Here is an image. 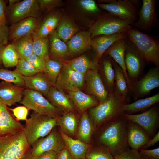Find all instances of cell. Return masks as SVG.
Instances as JSON below:
<instances>
[{
  "label": "cell",
  "mask_w": 159,
  "mask_h": 159,
  "mask_svg": "<svg viewBox=\"0 0 159 159\" xmlns=\"http://www.w3.org/2000/svg\"><path fill=\"white\" fill-rule=\"evenodd\" d=\"M128 120L123 115L106 123L99 133L97 141L115 157L129 148L127 140Z\"/></svg>",
  "instance_id": "obj_1"
},
{
  "label": "cell",
  "mask_w": 159,
  "mask_h": 159,
  "mask_svg": "<svg viewBox=\"0 0 159 159\" xmlns=\"http://www.w3.org/2000/svg\"><path fill=\"white\" fill-rule=\"evenodd\" d=\"M126 104L115 92L109 94L107 99L97 106L89 109L90 117L94 126L98 128L122 115Z\"/></svg>",
  "instance_id": "obj_2"
},
{
  "label": "cell",
  "mask_w": 159,
  "mask_h": 159,
  "mask_svg": "<svg viewBox=\"0 0 159 159\" xmlns=\"http://www.w3.org/2000/svg\"><path fill=\"white\" fill-rule=\"evenodd\" d=\"M127 38L135 44L147 63L159 66V41L157 38L132 27L127 32Z\"/></svg>",
  "instance_id": "obj_3"
},
{
  "label": "cell",
  "mask_w": 159,
  "mask_h": 159,
  "mask_svg": "<svg viewBox=\"0 0 159 159\" xmlns=\"http://www.w3.org/2000/svg\"><path fill=\"white\" fill-rule=\"evenodd\" d=\"M39 115L33 112L26 121L23 132L29 144L47 135L57 125V118Z\"/></svg>",
  "instance_id": "obj_4"
},
{
  "label": "cell",
  "mask_w": 159,
  "mask_h": 159,
  "mask_svg": "<svg viewBox=\"0 0 159 159\" xmlns=\"http://www.w3.org/2000/svg\"><path fill=\"white\" fill-rule=\"evenodd\" d=\"M23 131L0 136V159H23L31 151Z\"/></svg>",
  "instance_id": "obj_5"
},
{
  "label": "cell",
  "mask_w": 159,
  "mask_h": 159,
  "mask_svg": "<svg viewBox=\"0 0 159 159\" xmlns=\"http://www.w3.org/2000/svg\"><path fill=\"white\" fill-rule=\"evenodd\" d=\"M131 27L126 21L107 12L98 17L91 26L89 32L92 38L101 35L127 32Z\"/></svg>",
  "instance_id": "obj_6"
},
{
  "label": "cell",
  "mask_w": 159,
  "mask_h": 159,
  "mask_svg": "<svg viewBox=\"0 0 159 159\" xmlns=\"http://www.w3.org/2000/svg\"><path fill=\"white\" fill-rule=\"evenodd\" d=\"M141 4L139 0H112L109 4H97L100 8L126 21L130 25L138 20Z\"/></svg>",
  "instance_id": "obj_7"
},
{
  "label": "cell",
  "mask_w": 159,
  "mask_h": 159,
  "mask_svg": "<svg viewBox=\"0 0 159 159\" xmlns=\"http://www.w3.org/2000/svg\"><path fill=\"white\" fill-rule=\"evenodd\" d=\"M21 103L35 113L54 118L59 116L60 111L53 106L40 92L28 88L24 89Z\"/></svg>",
  "instance_id": "obj_8"
},
{
  "label": "cell",
  "mask_w": 159,
  "mask_h": 159,
  "mask_svg": "<svg viewBox=\"0 0 159 159\" xmlns=\"http://www.w3.org/2000/svg\"><path fill=\"white\" fill-rule=\"evenodd\" d=\"M124 55L127 74L131 85L140 78L147 63L135 44L127 38Z\"/></svg>",
  "instance_id": "obj_9"
},
{
  "label": "cell",
  "mask_w": 159,
  "mask_h": 159,
  "mask_svg": "<svg viewBox=\"0 0 159 159\" xmlns=\"http://www.w3.org/2000/svg\"><path fill=\"white\" fill-rule=\"evenodd\" d=\"M40 10L38 0H24L7 6L5 15L12 24L29 17L39 18Z\"/></svg>",
  "instance_id": "obj_10"
},
{
  "label": "cell",
  "mask_w": 159,
  "mask_h": 159,
  "mask_svg": "<svg viewBox=\"0 0 159 159\" xmlns=\"http://www.w3.org/2000/svg\"><path fill=\"white\" fill-rule=\"evenodd\" d=\"M159 86V66L150 68L147 72L131 84L130 93L135 101L150 94Z\"/></svg>",
  "instance_id": "obj_11"
},
{
  "label": "cell",
  "mask_w": 159,
  "mask_h": 159,
  "mask_svg": "<svg viewBox=\"0 0 159 159\" xmlns=\"http://www.w3.org/2000/svg\"><path fill=\"white\" fill-rule=\"evenodd\" d=\"M142 2L138 20L130 25L138 30L149 33L152 29L155 28L158 24L156 12L158 0H142Z\"/></svg>",
  "instance_id": "obj_12"
},
{
  "label": "cell",
  "mask_w": 159,
  "mask_h": 159,
  "mask_svg": "<svg viewBox=\"0 0 159 159\" xmlns=\"http://www.w3.org/2000/svg\"><path fill=\"white\" fill-rule=\"evenodd\" d=\"M123 115L142 127L152 138L157 133L159 126V108L156 104L145 112L138 114L124 113Z\"/></svg>",
  "instance_id": "obj_13"
},
{
  "label": "cell",
  "mask_w": 159,
  "mask_h": 159,
  "mask_svg": "<svg viewBox=\"0 0 159 159\" xmlns=\"http://www.w3.org/2000/svg\"><path fill=\"white\" fill-rule=\"evenodd\" d=\"M85 76L72 69L67 63L64 64L54 86L62 92L80 90L84 84Z\"/></svg>",
  "instance_id": "obj_14"
},
{
  "label": "cell",
  "mask_w": 159,
  "mask_h": 159,
  "mask_svg": "<svg viewBox=\"0 0 159 159\" xmlns=\"http://www.w3.org/2000/svg\"><path fill=\"white\" fill-rule=\"evenodd\" d=\"M31 146V154L34 156L49 151L58 153L65 147L60 133L54 127L46 137L38 139Z\"/></svg>",
  "instance_id": "obj_15"
},
{
  "label": "cell",
  "mask_w": 159,
  "mask_h": 159,
  "mask_svg": "<svg viewBox=\"0 0 159 159\" xmlns=\"http://www.w3.org/2000/svg\"><path fill=\"white\" fill-rule=\"evenodd\" d=\"M9 109L0 98V136L15 135L24 130V125L10 112Z\"/></svg>",
  "instance_id": "obj_16"
},
{
  "label": "cell",
  "mask_w": 159,
  "mask_h": 159,
  "mask_svg": "<svg viewBox=\"0 0 159 159\" xmlns=\"http://www.w3.org/2000/svg\"><path fill=\"white\" fill-rule=\"evenodd\" d=\"M85 77L87 92L89 94L96 97L100 102L107 100L109 94L105 87L97 70H88Z\"/></svg>",
  "instance_id": "obj_17"
},
{
  "label": "cell",
  "mask_w": 159,
  "mask_h": 159,
  "mask_svg": "<svg viewBox=\"0 0 159 159\" xmlns=\"http://www.w3.org/2000/svg\"><path fill=\"white\" fill-rule=\"evenodd\" d=\"M127 130L128 145L135 150L138 151L151 139L142 127L132 121L128 120Z\"/></svg>",
  "instance_id": "obj_18"
},
{
  "label": "cell",
  "mask_w": 159,
  "mask_h": 159,
  "mask_svg": "<svg viewBox=\"0 0 159 159\" xmlns=\"http://www.w3.org/2000/svg\"><path fill=\"white\" fill-rule=\"evenodd\" d=\"M127 32H123L112 35H101L92 38L90 46L94 51V60L98 63L105 51L115 41L127 38Z\"/></svg>",
  "instance_id": "obj_19"
},
{
  "label": "cell",
  "mask_w": 159,
  "mask_h": 159,
  "mask_svg": "<svg viewBox=\"0 0 159 159\" xmlns=\"http://www.w3.org/2000/svg\"><path fill=\"white\" fill-rule=\"evenodd\" d=\"M41 23L39 18L29 17L13 24L10 28L9 40L12 41L22 36L32 34Z\"/></svg>",
  "instance_id": "obj_20"
},
{
  "label": "cell",
  "mask_w": 159,
  "mask_h": 159,
  "mask_svg": "<svg viewBox=\"0 0 159 159\" xmlns=\"http://www.w3.org/2000/svg\"><path fill=\"white\" fill-rule=\"evenodd\" d=\"M99 62L101 64H98V73L108 93H112L114 92L115 72L112 58L103 54Z\"/></svg>",
  "instance_id": "obj_21"
},
{
  "label": "cell",
  "mask_w": 159,
  "mask_h": 159,
  "mask_svg": "<svg viewBox=\"0 0 159 159\" xmlns=\"http://www.w3.org/2000/svg\"><path fill=\"white\" fill-rule=\"evenodd\" d=\"M24 88L3 81L0 82V98L7 105L11 106L21 102Z\"/></svg>",
  "instance_id": "obj_22"
},
{
  "label": "cell",
  "mask_w": 159,
  "mask_h": 159,
  "mask_svg": "<svg viewBox=\"0 0 159 159\" xmlns=\"http://www.w3.org/2000/svg\"><path fill=\"white\" fill-rule=\"evenodd\" d=\"M112 65L115 72L114 92L126 103H129L130 93L126 78L123 70L112 58Z\"/></svg>",
  "instance_id": "obj_23"
},
{
  "label": "cell",
  "mask_w": 159,
  "mask_h": 159,
  "mask_svg": "<svg viewBox=\"0 0 159 159\" xmlns=\"http://www.w3.org/2000/svg\"><path fill=\"white\" fill-rule=\"evenodd\" d=\"M125 44L126 38L119 39L114 42L104 54H107L123 70L130 89V83L127 75L125 60Z\"/></svg>",
  "instance_id": "obj_24"
},
{
  "label": "cell",
  "mask_w": 159,
  "mask_h": 159,
  "mask_svg": "<svg viewBox=\"0 0 159 159\" xmlns=\"http://www.w3.org/2000/svg\"><path fill=\"white\" fill-rule=\"evenodd\" d=\"M47 96L49 102L60 111L65 113L74 110V106L69 97L54 86L50 88Z\"/></svg>",
  "instance_id": "obj_25"
},
{
  "label": "cell",
  "mask_w": 159,
  "mask_h": 159,
  "mask_svg": "<svg viewBox=\"0 0 159 159\" xmlns=\"http://www.w3.org/2000/svg\"><path fill=\"white\" fill-rule=\"evenodd\" d=\"M68 92L69 98L80 112H83L88 109L97 106L100 103L94 96L86 94L80 90Z\"/></svg>",
  "instance_id": "obj_26"
},
{
  "label": "cell",
  "mask_w": 159,
  "mask_h": 159,
  "mask_svg": "<svg viewBox=\"0 0 159 159\" xmlns=\"http://www.w3.org/2000/svg\"><path fill=\"white\" fill-rule=\"evenodd\" d=\"M24 86L27 88L39 92L47 96L50 88L52 86L43 72L31 76H23Z\"/></svg>",
  "instance_id": "obj_27"
},
{
  "label": "cell",
  "mask_w": 159,
  "mask_h": 159,
  "mask_svg": "<svg viewBox=\"0 0 159 159\" xmlns=\"http://www.w3.org/2000/svg\"><path fill=\"white\" fill-rule=\"evenodd\" d=\"M91 39L89 31H81L76 34L67 42L69 54H77L89 48Z\"/></svg>",
  "instance_id": "obj_28"
},
{
  "label": "cell",
  "mask_w": 159,
  "mask_h": 159,
  "mask_svg": "<svg viewBox=\"0 0 159 159\" xmlns=\"http://www.w3.org/2000/svg\"><path fill=\"white\" fill-rule=\"evenodd\" d=\"M60 134L65 147L71 153L73 159H82L85 158L89 145L79 139H74L61 131Z\"/></svg>",
  "instance_id": "obj_29"
},
{
  "label": "cell",
  "mask_w": 159,
  "mask_h": 159,
  "mask_svg": "<svg viewBox=\"0 0 159 159\" xmlns=\"http://www.w3.org/2000/svg\"><path fill=\"white\" fill-rule=\"evenodd\" d=\"M60 16L52 13L47 16L41 22L37 29L32 35L33 39L39 37H46L55 30L60 20Z\"/></svg>",
  "instance_id": "obj_30"
},
{
  "label": "cell",
  "mask_w": 159,
  "mask_h": 159,
  "mask_svg": "<svg viewBox=\"0 0 159 159\" xmlns=\"http://www.w3.org/2000/svg\"><path fill=\"white\" fill-rule=\"evenodd\" d=\"M57 122L61 131L65 134L70 136L75 134L78 123L77 117L73 112L64 113L57 118Z\"/></svg>",
  "instance_id": "obj_31"
},
{
  "label": "cell",
  "mask_w": 159,
  "mask_h": 159,
  "mask_svg": "<svg viewBox=\"0 0 159 159\" xmlns=\"http://www.w3.org/2000/svg\"><path fill=\"white\" fill-rule=\"evenodd\" d=\"M94 127L92 121L87 113L86 111L83 112L77 128L79 139L88 144L91 139Z\"/></svg>",
  "instance_id": "obj_32"
},
{
  "label": "cell",
  "mask_w": 159,
  "mask_h": 159,
  "mask_svg": "<svg viewBox=\"0 0 159 159\" xmlns=\"http://www.w3.org/2000/svg\"><path fill=\"white\" fill-rule=\"evenodd\" d=\"M159 102V93L145 98L138 99L132 103L124 105L125 113L132 114L146 110Z\"/></svg>",
  "instance_id": "obj_33"
},
{
  "label": "cell",
  "mask_w": 159,
  "mask_h": 159,
  "mask_svg": "<svg viewBox=\"0 0 159 159\" xmlns=\"http://www.w3.org/2000/svg\"><path fill=\"white\" fill-rule=\"evenodd\" d=\"M33 39L31 34L22 36L12 42L19 59H25L33 53Z\"/></svg>",
  "instance_id": "obj_34"
},
{
  "label": "cell",
  "mask_w": 159,
  "mask_h": 159,
  "mask_svg": "<svg viewBox=\"0 0 159 159\" xmlns=\"http://www.w3.org/2000/svg\"><path fill=\"white\" fill-rule=\"evenodd\" d=\"M50 54L57 59L64 58L70 54L67 45L59 37L56 30L50 34Z\"/></svg>",
  "instance_id": "obj_35"
},
{
  "label": "cell",
  "mask_w": 159,
  "mask_h": 159,
  "mask_svg": "<svg viewBox=\"0 0 159 159\" xmlns=\"http://www.w3.org/2000/svg\"><path fill=\"white\" fill-rule=\"evenodd\" d=\"M66 63L74 70L84 75L89 69L97 70L98 64L85 55L77 57Z\"/></svg>",
  "instance_id": "obj_36"
},
{
  "label": "cell",
  "mask_w": 159,
  "mask_h": 159,
  "mask_svg": "<svg viewBox=\"0 0 159 159\" xmlns=\"http://www.w3.org/2000/svg\"><path fill=\"white\" fill-rule=\"evenodd\" d=\"M63 64L58 60L49 58L45 62L43 72L52 86L55 85Z\"/></svg>",
  "instance_id": "obj_37"
},
{
  "label": "cell",
  "mask_w": 159,
  "mask_h": 159,
  "mask_svg": "<svg viewBox=\"0 0 159 159\" xmlns=\"http://www.w3.org/2000/svg\"><path fill=\"white\" fill-rule=\"evenodd\" d=\"M79 30V29L67 19H62L58 26L57 32L60 39L64 42L70 39Z\"/></svg>",
  "instance_id": "obj_38"
},
{
  "label": "cell",
  "mask_w": 159,
  "mask_h": 159,
  "mask_svg": "<svg viewBox=\"0 0 159 159\" xmlns=\"http://www.w3.org/2000/svg\"><path fill=\"white\" fill-rule=\"evenodd\" d=\"M19 59L18 52L12 44L6 45L2 56L3 64L6 67L16 66Z\"/></svg>",
  "instance_id": "obj_39"
},
{
  "label": "cell",
  "mask_w": 159,
  "mask_h": 159,
  "mask_svg": "<svg viewBox=\"0 0 159 159\" xmlns=\"http://www.w3.org/2000/svg\"><path fill=\"white\" fill-rule=\"evenodd\" d=\"M33 53L46 60L49 59V41L47 37L33 39Z\"/></svg>",
  "instance_id": "obj_40"
},
{
  "label": "cell",
  "mask_w": 159,
  "mask_h": 159,
  "mask_svg": "<svg viewBox=\"0 0 159 159\" xmlns=\"http://www.w3.org/2000/svg\"><path fill=\"white\" fill-rule=\"evenodd\" d=\"M0 79L21 87L24 86L22 76L16 69L12 71L0 69Z\"/></svg>",
  "instance_id": "obj_41"
},
{
  "label": "cell",
  "mask_w": 159,
  "mask_h": 159,
  "mask_svg": "<svg viewBox=\"0 0 159 159\" xmlns=\"http://www.w3.org/2000/svg\"><path fill=\"white\" fill-rule=\"evenodd\" d=\"M97 146L88 151L85 158L87 159H114L109 150L105 147Z\"/></svg>",
  "instance_id": "obj_42"
},
{
  "label": "cell",
  "mask_w": 159,
  "mask_h": 159,
  "mask_svg": "<svg viewBox=\"0 0 159 159\" xmlns=\"http://www.w3.org/2000/svg\"><path fill=\"white\" fill-rule=\"evenodd\" d=\"M16 66V69L24 76H32L40 72L34 67L25 59H19Z\"/></svg>",
  "instance_id": "obj_43"
},
{
  "label": "cell",
  "mask_w": 159,
  "mask_h": 159,
  "mask_svg": "<svg viewBox=\"0 0 159 159\" xmlns=\"http://www.w3.org/2000/svg\"><path fill=\"white\" fill-rule=\"evenodd\" d=\"M79 4L82 9L87 12L95 15L100 13V8L93 0H80Z\"/></svg>",
  "instance_id": "obj_44"
},
{
  "label": "cell",
  "mask_w": 159,
  "mask_h": 159,
  "mask_svg": "<svg viewBox=\"0 0 159 159\" xmlns=\"http://www.w3.org/2000/svg\"><path fill=\"white\" fill-rule=\"evenodd\" d=\"M25 59L35 68L43 72L46 61L45 59L39 57L33 53Z\"/></svg>",
  "instance_id": "obj_45"
},
{
  "label": "cell",
  "mask_w": 159,
  "mask_h": 159,
  "mask_svg": "<svg viewBox=\"0 0 159 159\" xmlns=\"http://www.w3.org/2000/svg\"><path fill=\"white\" fill-rule=\"evenodd\" d=\"M114 159H141L138 151L128 148L118 155L114 157Z\"/></svg>",
  "instance_id": "obj_46"
},
{
  "label": "cell",
  "mask_w": 159,
  "mask_h": 159,
  "mask_svg": "<svg viewBox=\"0 0 159 159\" xmlns=\"http://www.w3.org/2000/svg\"><path fill=\"white\" fill-rule=\"evenodd\" d=\"M13 112L14 117L18 120H27L29 110L24 106H19L14 108H9Z\"/></svg>",
  "instance_id": "obj_47"
},
{
  "label": "cell",
  "mask_w": 159,
  "mask_h": 159,
  "mask_svg": "<svg viewBox=\"0 0 159 159\" xmlns=\"http://www.w3.org/2000/svg\"><path fill=\"white\" fill-rule=\"evenodd\" d=\"M41 11H47L58 6L60 1L57 0H38Z\"/></svg>",
  "instance_id": "obj_48"
},
{
  "label": "cell",
  "mask_w": 159,
  "mask_h": 159,
  "mask_svg": "<svg viewBox=\"0 0 159 159\" xmlns=\"http://www.w3.org/2000/svg\"><path fill=\"white\" fill-rule=\"evenodd\" d=\"M10 28L5 24L0 26V43L7 45L9 34Z\"/></svg>",
  "instance_id": "obj_49"
},
{
  "label": "cell",
  "mask_w": 159,
  "mask_h": 159,
  "mask_svg": "<svg viewBox=\"0 0 159 159\" xmlns=\"http://www.w3.org/2000/svg\"><path fill=\"white\" fill-rule=\"evenodd\" d=\"M140 155L145 156L149 158H155L159 159V148L148 150L140 149L139 150Z\"/></svg>",
  "instance_id": "obj_50"
},
{
  "label": "cell",
  "mask_w": 159,
  "mask_h": 159,
  "mask_svg": "<svg viewBox=\"0 0 159 159\" xmlns=\"http://www.w3.org/2000/svg\"><path fill=\"white\" fill-rule=\"evenodd\" d=\"M58 153L53 151L43 152L36 156L37 159H57Z\"/></svg>",
  "instance_id": "obj_51"
},
{
  "label": "cell",
  "mask_w": 159,
  "mask_h": 159,
  "mask_svg": "<svg viewBox=\"0 0 159 159\" xmlns=\"http://www.w3.org/2000/svg\"><path fill=\"white\" fill-rule=\"evenodd\" d=\"M6 7L5 1L3 0H0V21L5 24L7 22L5 15Z\"/></svg>",
  "instance_id": "obj_52"
},
{
  "label": "cell",
  "mask_w": 159,
  "mask_h": 159,
  "mask_svg": "<svg viewBox=\"0 0 159 159\" xmlns=\"http://www.w3.org/2000/svg\"><path fill=\"white\" fill-rule=\"evenodd\" d=\"M57 159H73L69 150L65 147L58 153Z\"/></svg>",
  "instance_id": "obj_53"
},
{
  "label": "cell",
  "mask_w": 159,
  "mask_h": 159,
  "mask_svg": "<svg viewBox=\"0 0 159 159\" xmlns=\"http://www.w3.org/2000/svg\"><path fill=\"white\" fill-rule=\"evenodd\" d=\"M159 141V132L158 131L156 134L150 139L148 142L141 148L146 149L150 147L154 146Z\"/></svg>",
  "instance_id": "obj_54"
},
{
  "label": "cell",
  "mask_w": 159,
  "mask_h": 159,
  "mask_svg": "<svg viewBox=\"0 0 159 159\" xmlns=\"http://www.w3.org/2000/svg\"><path fill=\"white\" fill-rule=\"evenodd\" d=\"M6 46V45L0 43V69L2 68V66L3 65L2 60V56L4 50Z\"/></svg>",
  "instance_id": "obj_55"
},
{
  "label": "cell",
  "mask_w": 159,
  "mask_h": 159,
  "mask_svg": "<svg viewBox=\"0 0 159 159\" xmlns=\"http://www.w3.org/2000/svg\"><path fill=\"white\" fill-rule=\"evenodd\" d=\"M23 159H37V157L32 155L31 152Z\"/></svg>",
  "instance_id": "obj_56"
},
{
  "label": "cell",
  "mask_w": 159,
  "mask_h": 159,
  "mask_svg": "<svg viewBox=\"0 0 159 159\" xmlns=\"http://www.w3.org/2000/svg\"><path fill=\"white\" fill-rule=\"evenodd\" d=\"M19 0H9V5H12L20 1Z\"/></svg>",
  "instance_id": "obj_57"
},
{
  "label": "cell",
  "mask_w": 159,
  "mask_h": 159,
  "mask_svg": "<svg viewBox=\"0 0 159 159\" xmlns=\"http://www.w3.org/2000/svg\"><path fill=\"white\" fill-rule=\"evenodd\" d=\"M141 159H149L148 157L143 155H140Z\"/></svg>",
  "instance_id": "obj_58"
},
{
  "label": "cell",
  "mask_w": 159,
  "mask_h": 159,
  "mask_svg": "<svg viewBox=\"0 0 159 159\" xmlns=\"http://www.w3.org/2000/svg\"><path fill=\"white\" fill-rule=\"evenodd\" d=\"M149 159H159V158H149Z\"/></svg>",
  "instance_id": "obj_59"
},
{
  "label": "cell",
  "mask_w": 159,
  "mask_h": 159,
  "mask_svg": "<svg viewBox=\"0 0 159 159\" xmlns=\"http://www.w3.org/2000/svg\"><path fill=\"white\" fill-rule=\"evenodd\" d=\"M3 24H3V23H2L0 21V26Z\"/></svg>",
  "instance_id": "obj_60"
},
{
  "label": "cell",
  "mask_w": 159,
  "mask_h": 159,
  "mask_svg": "<svg viewBox=\"0 0 159 159\" xmlns=\"http://www.w3.org/2000/svg\"><path fill=\"white\" fill-rule=\"evenodd\" d=\"M82 159H87V158H85Z\"/></svg>",
  "instance_id": "obj_61"
}]
</instances>
